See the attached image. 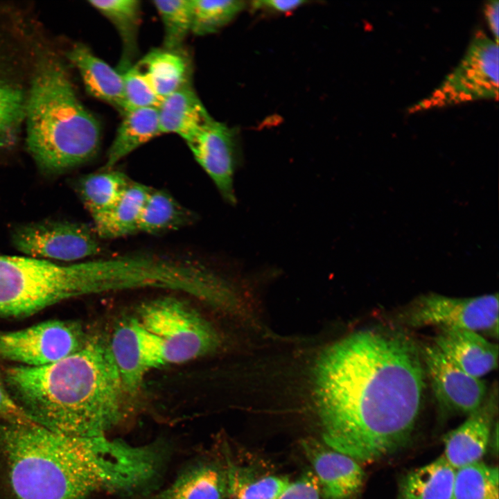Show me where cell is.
<instances>
[{
    "mask_svg": "<svg viewBox=\"0 0 499 499\" xmlns=\"http://www.w3.org/2000/svg\"><path fill=\"white\" fill-rule=\"evenodd\" d=\"M451 499H498V469L480 461L455 469Z\"/></svg>",
    "mask_w": 499,
    "mask_h": 499,
    "instance_id": "obj_27",
    "label": "cell"
},
{
    "mask_svg": "<svg viewBox=\"0 0 499 499\" xmlns=\"http://www.w3.org/2000/svg\"><path fill=\"white\" fill-rule=\"evenodd\" d=\"M157 112L161 134H176L185 142L212 119L191 84L163 98Z\"/></svg>",
    "mask_w": 499,
    "mask_h": 499,
    "instance_id": "obj_18",
    "label": "cell"
},
{
    "mask_svg": "<svg viewBox=\"0 0 499 499\" xmlns=\"http://www.w3.org/2000/svg\"><path fill=\"white\" fill-rule=\"evenodd\" d=\"M302 444L326 499H347L360 489L365 472L358 461L313 440Z\"/></svg>",
    "mask_w": 499,
    "mask_h": 499,
    "instance_id": "obj_14",
    "label": "cell"
},
{
    "mask_svg": "<svg viewBox=\"0 0 499 499\" xmlns=\"http://www.w3.org/2000/svg\"><path fill=\"white\" fill-rule=\"evenodd\" d=\"M152 189L132 183L105 214L94 221V231L101 238H118L139 231L146 199Z\"/></svg>",
    "mask_w": 499,
    "mask_h": 499,
    "instance_id": "obj_21",
    "label": "cell"
},
{
    "mask_svg": "<svg viewBox=\"0 0 499 499\" xmlns=\"http://www.w3.org/2000/svg\"><path fill=\"white\" fill-rule=\"evenodd\" d=\"M137 319L159 341L166 364L190 361L213 352L220 344L210 323L176 297H160L144 303Z\"/></svg>",
    "mask_w": 499,
    "mask_h": 499,
    "instance_id": "obj_6",
    "label": "cell"
},
{
    "mask_svg": "<svg viewBox=\"0 0 499 499\" xmlns=\"http://www.w3.org/2000/svg\"><path fill=\"white\" fill-rule=\"evenodd\" d=\"M125 101L129 109L157 108L162 98L134 64L121 72Z\"/></svg>",
    "mask_w": 499,
    "mask_h": 499,
    "instance_id": "obj_32",
    "label": "cell"
},
{
    "mask_svg": "<svg viewBox=\"0 0 499 499\" xmlns=\"http://www.w3.org/2000/svg\"><path fill=\"white\" fill-rule=\"evenodd\" d=\"M186 143L222 198L231 204H235L234 176L237 148L233 130L212 118Z\"/></svg>",
    "mask_w": 499,
    "mask_h": 499,
    "instance_id": "obj_13",
    "label": "cell"
},
{
    "mask_svg": "<svg viewBox=\"0 0 499 499\" xmlns=\"http://www.w3.org/2000/svg\"><path fill=\"white\" fill-rule=\"evenodd\" d=\"M89 3L106 17L116 29L122 42V57L119 71L133 64L137 52V37L141 24V5L137 0H92Z\"/></svg>",
    "mask_w": 499,
    "mask_h": 499,
    "instance_id": "obj_24",
    "label": "cell"
},
{
    "mask_svg": "<svg viewBox=\"0 0 499 499\" xmlns=\"http://www.w3.org/2000/svg\"><path fill=\"white\" fill-rule=\"evenodd\" d=\"M498 1L491 0L487 3L484 8L485 16L497 43L498 39Z\"/></svg>",
    "mask_w": 499,
    "mask_h": 499,
    "instance_id": "obj_36",
    "label": "cell"
},
{
    "mask_svg": "<svg viewBox=\"0 0 499 499\" xmlns=\"http://www.w3.org/2000/svg\"><path fill=\"white\" fill-rule=\"evenodd\" d=\"M67 56L78 69L90 95L112 105L121 116L128 110L121 72L96 56L83 44L73 46Z\"/></svg>",
    "mask_w": 499,
    "mask_h": 499,
    "instance_id": "obj_17",
    "label": "cell"
},
{
    "mask_svg": "<svg viewBox=\"0 0 499 499\" xmlns=\"http://www.w3.org/2000/svg\"><path fill=\"white\" fill-rule=\"evenodd\" d=\"M413 327L437 326L498 336V295L473 297H450L435 293L422 295L405 315Z\"/></svg>",
    "mask_w": 499,
    "mask_h": 499,
    "instance_id": "obj_7",
    "label": "cell"
},
{
    "mask_svg": "<svg viewBox=\"0 0 499 499\" xmlns=\"http://www.w3.org/2000/svg\"><path fill=\"white\" fill-rule=\"evenodd\" d=\"M26 144L39 168L61 174L91 159L98 152V120L78 100L62 67L42 61L25 105Z\"/></svg>",
    "mask_w": 499,
    "mask_h": 499,
    "instance_id": "obj_4",
    "label": "cell"
},
{
    "mask_svg": "<svg viewBox=\"0 0 499 499\" xmlns=\"http://www.w3.org/2000/svg\"><path fill=\"white\" fill-rule=\"evenodd\" d=\"M306 1H283V0H262L252 1V6L256 9H268L271 11L287 12L293 10L304 3Z\"/></svg>",
    "mask_w": 499,
    "mask_h": 499,
    "instance_id": "obj_35",
    "label": "cell"
},
{
    "mask_svg": "<svg viewBox=\"0 0 499 499\" xmlns=\"http://www.w3.org/2000/svg\"><path fill=\"white\" fill-rule=\"evenodd\" d=\"M130 184L121 171L103 168L80 177L76 189L94 221L111 209Z\"/></svg>",
    "mask_w": 499,
    "mask_h": 499,
    "instance_id": "obj_23",
    "label": "cell"
},
{
    "mask_svg": "<svg viewBox=\"0 0 499 499\" xmlns=\"http://www.w3.org/2000/svg\"><path fill=\"white\" fill-rule=\"evenodd\" d=\"M190 212L164 191L151 189L140 218L139 231L157 234L189 224Z\"/></svg>",
    "mask_w": 499,
    "mask_h": 499,
    "instance_id": "obj_25",
    "label": "cell"
},
{
    "mask_svg": "<svg viewBox=\"0 0 499 499\" xmlns=\"http://www.w3.org/2000/svg\"><path fill=\"white\" fill-rule=\"evenodd\" d=\"M108 346L130 399L139 394L148 371L166 365L159 341L137 317L120 322L114 329Z\"/></svg>",
    "mask_w": 499,
    "mask_h": 499,
    "instance_id": "obj_11",
    "label": "cell"
},
{
    "mask_svg": "<svg viewBox=\"0 0 499 499\" xmlns=\"http://www.w3.org/2000/svg\"><path fill=\"white\" fill-rule=\"evenodd\" d=\"M226 482L231 499H276L290 483L286 478L256 476L236 466L228 470Z\"/></svg>",
    "mask_w": 499,
    "mask_h": 499,
    "instance_id": "obj_28",
    "label": "cell"
},
{
    "mask_svg": "<svg viewBox=\"0 0 499 499\" xmlns=\"http://www.w3.org/2000/svg\"><path fill=\"white\" fill-rule=\"evenodd\" d=\"M112 287L105 259L62 265L0 254V317L28 316L64 300L111 292Z\"/></svg>",
    "mask_w": 499,
    "mask_h": 499,
    "instance_id": "obj_5",
    "label": "cell"
},
{
    "mask_svg": "<svg viewBox=\"0 0 499 499\" xmlns=\"http://www.w3.org/2000/svg\"><path fill=\"white\" fill-rule=\"evenodd\" d=\"M159 134L157 108L128 110L122 115L103 168H113L120 160Z\"/></svg>",
    "mask_w": 499,
    "mask_h": 499,
    "instance_id": "obj_20",
    "label": "cell"
},
{
    "mask_svg": "<svg viewBox=\"0 0 499 499\" xmlns=\"http://www.w3.org/2000/svg\"><path fill=\"white\" fill-rule=\"evenodd\" d=\"M0 449L15 499H87L101 489L137 488L158 464L150 447L105 435L71 437L39 424L0 421Z\"/></svg>",
    "mask_w": 499,
    "mask_h": 499,
    "instance_id": "obj_2",
    "label": "cell"
},
{
    "mask_svg": "<svg viewBox=\"0 0 499 499\" xmlns=\"http://www.w3.org/2000/svg\"><path fill=\"white\" fill-rule=\"evenodd\" d=\"M89 336L78 322L50 320L10 332H0V358L40 367L80 349Z\"/></svg>",
    "mask_w": 499,
    "mask_h": 499,
    "instance_id": "obj_8",
    "label": "cell"
},
{
    "mask_svg": "<svg viewBox=\"0 0 499 499\" xmlns=\"http://www.w3.org/2000/svg\"><path fill=\"white\" fill-rule=\"evenodd\" d=\"M25 105L21 91L0 80V150L15 143Z\"/></svg>",
    "mask_w": 499,
    "mask_h": 499,
    "instance_id": "obj_31",
    "label": "cell"
},
{
    "mask_svg": "<svg viewBox=\"0 0 499 499\" xmlns=\"http://www.w3.org/2000/svg\"><path fill=\"white\" fill-rule=\"evenodd\" d=\"M134 65L161 98L191 84L190 62L182 49L151 50Z\"/></svg>",
    "mask_w": 499,
    "mask_h": 499,
    "instance_id": "obj_19",
    "label": "cell"
},
{
    "mask_svg": "<svg viewBox=\"0 0 499 499\" xmlns=\"http://www.w3.org/2000/svg\"><path fill=\"white\" fill-rule=\"evenodd\" d=\"M226 480L215 466L196 467L180 476L160 499H223Z\"/></svg>",
    "mask_w": 499,
    "mask_h": 499,
    "instance_id": "obj_26",
    "label": "cell"
},
{
    "mask_svg": "<svg viewBox=\"0 0 499 499\" xmlns=\"http://www.w3.org/2000/svg\"><path fill=\"white\" fill-rule=\"evenodd\" d=\"M497 389L459 427L445 437L443 455L455 470L479 462L484 455L497 406Z\"/></svg>",
    "mask_w": 499,
    "mask_h": 499,
    "instance_id": "obj_15",
    "label": "cell"
},
{
    "mask_svg": "<svg viewBox=\"0 0 499 499\" xmlns=\"http://www.w3.org/2000/svg\"><path fill=\"white\" fill-rule=\"evenodd\" d=\"M434 344L455 365L475 378L498 366V346L475 331L441 328Z\"/></svg>",
    "mask_w": 499,
    "mask_h": 499,
    "instance_id": "obj_16",
    "label": "cell"
},
{
    "mask_svg": "<svg viewBox=\"0 0 499 499\" xmlns=\"http://www.w3.org/2000/svg\"><path fill=\"white\" fill-rule=\"evenodd\" d=\"M12 242L26 256L46 261H79L102 251L94 230L69 221L43 220L22 225L13 231Z\"/></svg>",
    "mask_w": 499,
    "mask_h": 499,
    "instance_id": "obj_10",
    "label": "cell"
},
{
    "mask_svg": "<svg viewBox=\"0 0 499 499\" xmlns=\"http://www.w3.org/2000/svg\"><path fill=\"white\" fill-rule=\"evenodd\" d=\"M498 94V46L482 32L472 40L459 64L420 108L480 98H496Z\"/></svg>",
    "mask_w": 499,
    "mask_h": 499,
    "instance_id": "obj_9",
    "label": "cell"
},
{
    "mask_svg": "<svg viewBox=\"0 0 499 499\" xmlns=\"http://www.w3.org/2000/svg\"><path fill=\"white\" fill-rule=\"evenodd\" d=\"M152 3L164 26V48L180 50L193 21V0H158Z\"/></svg>",
    "mask_w": 499,
    "mask_h": 499,
    "instance_id": "obj_29",
    "label": "cell"
},
{
    "mask_svg": "<svg viewBox=\"0 0 499 499\" xmlns=\"http://www.w3.org/2000/svg\"><path fill=\"white\" fill-rule=\"evenodd\" d=\"M3 378L13 399L37 424L71 437L105 436L122 420L130 399L108 342L98 336L53 363L9 367Z\"/></svg>",
    "mask_w": 499,
    "mask_h": 499,
    "instance_id": "obj_3",
    "label": "cell"
},
{
    "mask_svg": "<svg viewBox=\"0 0 499 499\" xmlns=\"http://www.w3.org/2000/svg\"><path fill=\"white\" fill-rule=\"evenodd\" d=\"M416 344L392 330L353 333L328 347L314 369V396L325 444L356 461L403 447L424 389Z\"/></svg>",
    "mask_w": 499,
    "mask_h": 499,
    "instance_id": "obj_1",
    "label": "cell"
},
{
    "mask_svg": "<svg viewBox=\"0 0 499 499\" xmlns=\"http://www.w3.org/2000/svg\"><path fill=\"white\" fill-rule=\"evenodd\" d=\"M455 471L442 455L408 473L400 482L397 499H451Z\"/></svg>",
    "mask_w": 499,
    "mask_h": 499,
    "instance_id": "obj_22",
    "label": "cell"
},
{
    "mask_svg": "<svg viewBox=\"0 0 499 499\" xmlns=\"http://www.w3.org/2000/svg\"><path fill=\"white\" fill-rule=\"evenodd\" d=\"M319 488L315 473L308 472L290 482L276 499H320Z\"/></svg>",
    "mask_w": 499,
    "mask_h": 499,
    "instance_id": "obj_34",
    "label": "cell"
},
{
    "mask_svg": "<svg viewBox=\"0 0 499 499\" xmlns=\"http://www.w3.org/2000/svg\"><path fill=\"white\" fill-rule=\"evenodd\" d=\"M421 355L434 395L443 408L469 415L482 405L487 391L482 380L459 368L434 344L425 346Z\"/></svg>",
    "mask_w": 499,
    "mask_h": 499,
    "instance_id": "obj_12",
    "label": "cell"
},
{
    "mask_svg": "<svg viewBox=\"0 0 499 499\" xmlns=\"http://www.w3.org/2000/svg\"><path fill=\"white\" fill-rule=\"evenodd\" d=\"M0 421L21 426L37 424L13 399L1 373Z\"/></svg>",
    "mask_w": 499,
    "mask_h": 499,
    "instance_id": "obj_33",
    "label": "cell"
},
{
    "mask_svg": "<svg viewBox=\"0 0 499 499\" xmlns=\"http://www.w3.org/2000/svg\"><path fill=\"white\" fill-rule=\"evenodd\" d=\"M246 6L238 0H193L191 33L195 35L214 33L231 22Z\"/></svg>",
    "mask_w": 499,
    "mask_h": 499,
    "instance_id": "obj_30",
    "label": "cell"
}]
</instances>
